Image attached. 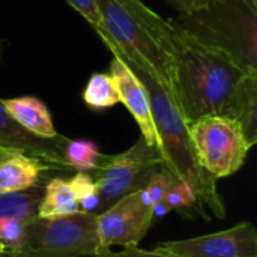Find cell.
<instances>
[{
	"instance_id": "obj_11",
	"label": "cell",
	"mask_w": 257,
	"mask_h": 257,
	"mask_svg": "<svg viewBox=\"0 0 257 257\" xmlns=\"http://www.w3.org/2000/svg\"><path fill=\"white\" fill-rule=\"evenodd\" d=\"M66 142L68 139L63 136L57 139H42L26 131L11 117L0 99V148L18 149L53 166L66 169L63 163V148Z\"/></svg>"
},
{
	"instance_id": "obj_7",
	"label": "cell",
	"mask_w": 257,
	"mask_h": 257,
	"mask_svg": "<svg viewBox=\"0 0 257 257\" xmlns=\"http://www.w3.org/2000/svg\"><path fill=\"white\" fill-rule=\"evenodd\" d=\"M154 221L152 208L146 206L139 191L128 194L96 215L99 244L104 248L111 245L137 247Z\"/></svg>"
},
{
	"instance_id": "obj_26",
	"label": "cell",
	"mask_w": 257,
	"mask_h": 257,
	"mask_svg": "<svg viewBox=\"0 0 257 257\" xmlns=\"http://www.w3.org/2000/svg\"><path fill=\"white\" fill-rule=\"evenodd\" d=\"M6 254H9V251L6 248V245L0 241V256H6Z\"/></svg>"
},
{
	"instance_id": "obj_4",
	"label": "cell",
	"mask_w": 257,
	"mask_h": 257,
	"mask_svg": "<svg viewBox=\"0 0 257 257\" xmlns=\"http://www.w3.org/2000/svg\"><path fill=\"white\" fill-rule=\"evenodd\" d=\"M101 248L96 214L42 220L32 218L24 224V242L9 257H95Z\"/></svg>"
},
{
	"instance_id": "obj_22",
	"label": "cell",
	"mask_w": 257,
	"mask_h": 257,
	"mask_svg": "<svg viewBox=\"0 0 257 257\" xmlns=\"http://www.w3.org/2000/svg\"><path fill=\"white\" fill-rule=\"evenodd\" d=\"M66 2L93 27V30L99 36L101 30H102V26H101L96 2L95 0H66Z\"/></svg>"
},
{
	"instance_id": "obj_8",
	"label": "cell",
	"mask_w": 257,
	"mask_h": 257,
	"mask_svg": "<svg viewBox=\"0 0 257 257\" xmlns=\"http://www.w3.org/2000/svg\"><path fill=\"white\" fill-rule=\"evenodd\" d=\"M157 250L173 257H257V230L242 221L221 232L161 242Z\"/></svg>"
},
{
	"instance_id": "obj_16",
	"label": "cell",
	"mask_w": 257,
	"mask_h": 257,
	"mask_svg": "<svg viewBox=\"0 0 257 257\" xmlns=\"http://www.w3.org/2000/svg\"><path fill=\"white\" fill-rule=\"evenodd\" d=\"M107 158L99 151V146L90 140H69L63 148V163L66 169H74L81 173L95 172Z\"/></svg>"
},
{
	"instance_id": "obj_24",
	"label": "cell",
	"mask_w": 257,
	"mask_h": 257,
	"mask_svg": "<svg viewBox=\"0 0 257 257\" xmlns=\"http://www.w3.org/2000/svg\"><path fill=\"white\" fill-rule=\"evenodd\" d=\"M172 8H175L179 14H187L197 8L205 6L209 0H166Z\"/></svg>"
},
{
	"instance_id": "obj_17",
	"label": "cell",
	"mask_w": 257,
	"mask_h": 257,
	"mask_svg": "<svg viewBox=\"0 0 257 257\" xmlns=\"http://www.w3.org/2000/svg\"><path fill=\"white\" fill-rule=\"evenodd\" d=\"M83 101L95 111L111 108L120 102L114 81L108 72H95L90 75L83 90Z\"/></svg>"
},
{
	"instance_id": "obj_15",
	"label": "cell",
	"mask_w": 257,
	"mask_h": 257,
	"mask_svg": "<svg viewBox=\"0 0 257 257\" xmlns=\"http://www.w3.org/2000/svg\"><path fill=\"white\" fill-rule=\"evenodd\" d=\"M44 193V185L24 191L0 193V218H17L29 221L36 217V209Z\"/></svg>"
},
{
	"instance_id": "obj_18",
	"label": "cell",
	"mask_w": 257,
	"mask_h": 257,
	"mask_svg": "<svg viewBox=\"0 0 257 257\" xmlns=\"http://www.w3.org/2000/svg\"><path fill=\"white\" fill-rule=\"evenodd\" d=\"M68 184L77 197L80 212L98 215L101 211V199L93 176H90L89 173L78 172L68 181Z\"/></svg>"
},
{
	"instance_id": "obj_20",
	"label": "cell",
	"mask_w": 257,
	"mask_h": 257,
	"mask_svg": "<svg viewBox=\"0 0 257 257\" xmlns=\"http://www.w3.org/2000/svg\"><path fill=\"white\" fill-rule=\"evenodd\" d=\"M172 211H181L187 208H193L196 203L199 205L197 196L193 190V187L185 181H176L170 190L167 191L166 197L163 199Z\"/></svg>"
},
{
	"instance_id": "obj_14",
	"label": "cell",
	"mask_w": 257,
	"mask_h": 257,
	"mask_svg": "<svg viewBox=\"0 0 257 257\" xmlns=\"http://www.w3.org/2000/svg\"><path fill=\"white\" fill-rule=\"evenodd\" d=\"M229 117L241 125L245 140L253 148L257 143V74H247L244 78Z\"/></svg>"
},
{
	"instance_id": "obj_21",
	"label": "cell",
	"mask_w": 257,
	"mask_h": 257,
	"mask_svg": "<svg viewBox=\"0 0 257 257\" xmlns=\"http://www.w3.org/2000/svg\"><path fill=\"white\" fill-rule=\"evenodd\" d=\"M26 221L17 218H0V241L6 245L8 251H17L24 242Z\"/></svg>"
},
{
	"instance_id": "obj_23",
	"label": "cell",
	"mask_w": 257,
	"mask_h": 257,
	"mask_svg": "<svg viewBox=\"0 0 257 257\" xmlns=\"http://www.w3.org/2000/svg\"><path fill=\"white\" fill-rule=\"evenodd\" d=\"M95 257H173L170 254H166L160 250H154V251H146L142 250L139 247H126L122 251H113L111 248H104L101 247L96 253Z\"/></svg>"
},
{
	"instance_id": "obj_6",
	"label": "cell",
	"mask_w": 257,
	"mask_h": 257,
	"mask_svg": "<svg viewBox=\"0 0 257 257\" xmlns=\"http://www.w3.org/2000/svg\"><path fill=\"white\" fill-rule=\"evenodd\" d=\"M161 167H164V163L160 151L149 146L142 136L125 152L107 155L93 176L101 199L99 212L108 209L122 197L143 190Z\"/></svg>"
},
{
	"instance_id": "obj_19",
	"label": "cell",
	"mask_w": 257,
	"mask_h": 257,
	"mask_svg": "<svg viewBox=\"0 0 257 257\" xmlns=\"http://www.w3.org/2000/svg\"><path fill=\"white\" fill-rule=\"evenodd\" d=\"M178 181V178L164 166L161 167L146 184V187L143 190L139 191L142 202L152 208L155 203H158L160 200H163L167 194V191L170 190V187Z\"/></svg>"
},
{
	"instance_id": "obj_2",
	"label": "cell",
	"mask_w": 257,
	"mask_h": 257,
	"mask_svg": "<svg viewBox=\"0 0 257 257\" xmlns=\"http://www.w3.org/2000/svg\"><path fill=\"white\" fill-rule=\"evenodd\" d=\"M247 74L223 53L176 30L170 89L188 126L206 116L229 117Z\"/></svg>"
},
{
	"instance_id": "obj_10",
	"label": "cell",
	"mask_w": 257,
	"mask_h": 257,
	"mask_svg": "<svg viewBox=\"0 0 257 257\" xmlns=\"http://www.w3.org/2000/svg\"><path fill=\"white\" fill-rule=\"evenodd\" d=\"M62 170L44 160L18 149L0 148V193L24 191L36 185H45L51 172Z\"/></svg>"
},
{
	"instance_id": "obj_9",
	"label": "cell",
	"mask_w": 257,
	"mask_h": 257,
	"mask_svg": "<svg viewBox=\"0 0 257 257\" xmlns=\"http://www.w3.org/2000/svg\"><path fill=\"white\" fill-rule=\"evenodd\" d=\"M108 74L114 81L119 101L128 108V111L133 114L134 120L137 122L142 133L140 136L146 140L149 146L158 149L149 96L145 84L134 74V71L117 56H113Z\"/></svg>"
},
{
	"instance_id": "obj_28",
	"label": "cell",
	"mask_w": 257,
	"mask_h": 257,
	"mask_svg": "<svg viewBox=\"0 0 257 257\" xmlns=\"http://www.w3.org/2000/svg\"><path fill=\"white\" fill-rule=\"evenodd\" d=\"M254 2H257V0H254Z\"/></svg>"
},
{
	"instance_id": "obj_1",
	"label": "cell",
	"mask_w": 257,
	"mask_h": 257,
	"mask_svg": "<svg viewBox=\"0 0 257 257\" xmlns=\"http://www.w3.org/2000/svg\"><path fill=\"white\" fill-rule=\"evenodd\" d=\"M99 38L133 71L142 72L170 92L176 54V30L169 20L148 8L142 0H95Z\"/></svg>"
},
{
	"instance_id": "obj_12",
	"label": "cell",
	"mask_w": 257,
	"mask_h": 257,
	"mask_svg": "<svg viewBox=\"0 0 257 257\" xmlns=\"http://www.w3.org/2000/svg\"><path fill=\"white\" fill-rule=\"evenodd\" d=\"M2 101L11 117L33 136L42 139H57L60 136L54 128L47 105L41 99L27 95Z\"/></svg>"
},
{
	"instance_id": "obj_25",
	"label": "cell",
	"mask_w": 257,
	"mask_h": 257,
	"mask_svg": "<svg viewBox=\"0 0 257 257\" xmlns=\"http://www.w3.org/2000/svg\"><path fill=\"white\" fill-rule=\"evenodd\" d=\"M5 39H2L0 38V65H2V62H3V51H5Z\"/></svg>"
},
{
	"instance_id": "obj_27",
	"label": "cell",
	"mask_w": 257,
	"mask_h": 257,
	"mask_svg": "<svg viewBox=\"0 0 257 257\" xmlns=\"http://www.w3.org/2000/svg\"><path fill=\"white\" fill-rule=\"evenodd\" d=\"M0 257H9V254H6V256H0Z\"/></svg>"
},
{
	"instance_id": "obj_5",
	"label": "cell",
	"mask_w": 257,
	"mask_h": 257,
	"mask_svg": "<svg viewBox=\"0 0 257 257\" xmlns=\"http://www.w3.org/2000/svg\"><path fill=\"white\" fill-rule=\"evenodd\" d=\"M190 139L199 166L217 181L235 175L251 146L241 125L226 116H206L190 126Z\"/></svg>"
},
{
	"instance_id": "obj_13",
	"label": "cell",
	"mask_w": 257,
	"mask_h": 257,
	"mask_svg": "<svg viewBox=\"0 0 257 257\" xmlns=\"http://www.w3.org/2000/svg\"><path fill=\"white\" fill-rule=\"evenodd\" d=\"M80 212L74 191L63 178H51L44 185V193L36 209V217L42 220L62 218Z\"/></svg>"
},
{
	"instance_id": "obj_3",
	"label": "cell",
	"mask_w": 257,
	"mask_h": 257,
	"mask_svg": "<svg viewBox=\"0 0 257 257\" xmlns=\"http://www.w3.org/2000/svg\"><path fill=\"white\" fill-rule=\"evenodd\" d=\"M179 33L220 51L248 74H257V2L209 0L205 6L169 18Z\"/></svg>"
}]
</instances>
